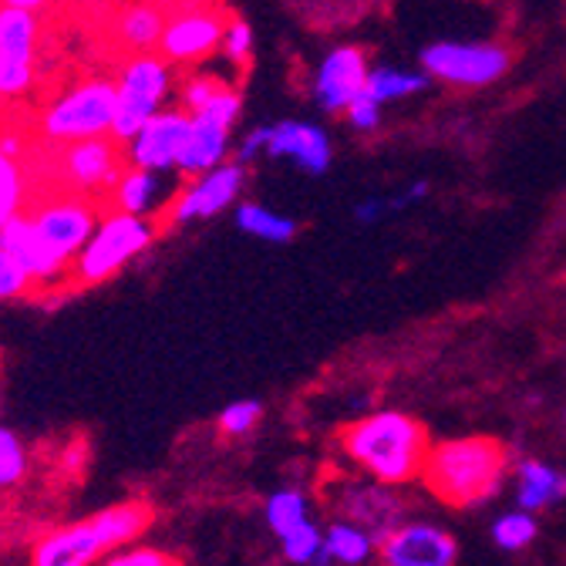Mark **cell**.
Wrapping results in <instances>:
<instances>
[{"label": "cell", "instance_id": "f546056e", "mask_svg": "<svg viewBox=\"0 0 566 566\" xmlns=\"http://www.w3.org/2000/svg\"><path fill=\"white\" fill-rule=\"evenodd\" d=\"M283 539V553H287L291 563H314L321 546H324V536L317 526L311 523H301L297 530H291L287 536H280Z\"/></svg>", "mask_w": 566, "mask_h": 566}, {"label": "cell", "instance_id": "5bb4252c", "mask_svg": "<svg viewBox=\"0 0 566 566\" xmlns=\"http://www.w3.org/2000/svg\"><path fill=\"white\" fill-rule=\"evenodd\" d=\"M0 250L28 273L34 291H44V294L57 291V287L67 291V270L54 260V253L44 247V240L38 237L34 223L24 217V212L0 227Z\"/></svg>", "mask_w": 566, "mask_h": 566}, {"label": "cell", "instance_id": "44dd1931", "mask_svg": "<svg viewBox=\"0 0 566 566\" xmlns=\"http://www.w3.org/2000/svg\"><path fill=\"white\" fill-rule=\"evenodd\" d=\"M159 196V179L156 172L146 169H125L122 179L115 182L108 196V212H125V217H146Z\"/></svg>", "mask_w": 566, "mask_h": 566}, {"label": "cell", "instance_id": "277c9868", "mask_svg": "<svg viewBox=\"0 0 566 566\" xmlns=\"http://www.w3.org/2000/svg\"><path fill=\"white\" fill-rule=\"evenodd\" d=\"M112 122H115V82L85 78L44 105V112L38 115V138L61 149L71 146V142L112 135Z\"/></svg>", "mask_w": 566, "mask_h": 566}, {"label": "cell", "instance_id": "3957f363", "mask_svg": "<svg viewBox=\"0 0 566 566\" xmlns=\"http://www.w3.org/2000/svg\"><path fill=\"white\" fill-rule=\"evenodd\" d=\"M156 523V510L146 500H128L85 523L51 530L38 539L31 566H92L98 556L132 543Z\"/></svg>", "mask_w": 566, "mask_h": 566}, {"label": "cell", "instance_id": "d6a6232c", "mask_svg": "<svg viewBox=\"0 0 566 566\" xmlns=\"http://www.w3.org/2000/svg\"><path fill=\"white\" fill-rule=\"evenodd\" d=\"M260 415H263L260 401H237L220 415V429H223V436H247L260 421Z\"/></svg>", "mask_w": 566, "mask_h": 566}, {"label": "cell", "instance_id": "9a60e30c", "mask_svg": "<svg viewBox=\"0 0 566 566\" xmlns=\"http://www.w3.org/2000/svg\"><path fill=\"white\" fill-rule=\"evenodd\" d=\"M223 31H227L223 11L189 8L166 24L159 38V51H163L159 57L169 64H192L223 41Z\"/></svg>", "mask_w": 566, "mask_h": 566}, {"label": "cell", "instance_id": "e0dca14e", "mask_svg": "<svg viewBox=\"0 0 566 566\" xmlns=\"http://www.w3.org/2000/svg\"><path fill=\"white\" fill-rule=\"evenodd\" d=\"M368 61H365V51L358 48H337L324 57L321 71H317V82H314V92H317V102L331 112H340L347 108L354 98L365 95V82H368Z\"/></svg>", "mask_w": 566, "mask_h": 566}, {"label": "cell", "instance_id": "83f0119b", "mask_svg": "<svg viewBox=\"0 0 566 566\" xmlns=\"http://www.w3.org/2000/svg\"><path fill=\"white\" fill-rule=\"evenodd\" d=\"M266 520L273 526L276 536H287L291 530H297L301 523H307V500L294 489H283L276 495H270L266 503Z\"/></svg>", "mask_w": 566, "mask_h": 566}, {"label": "cell", "instance_id": "8fae6325", "mask_svg": "<svg viewBox=\"0 0 566 566\" xmlns=\"http://www.w3.org/2000/svg\"><path fill=\"white\" fill-rule=\"evenodd\" d=\"M186 138H189V115L186 112H159L128 138L125 159L132 169L166 172V169L179 166Z\"/></svg>", "mask_w": 566, "mask_h": 566}, {"label": "cell", "instance_id": "30bf717a", "mask_svg": "<svg viewBox=\"0 0 566 566\" xmlns=\"http://www.w3.org/2000/svg\"><path fill=\"white\" fill-rule=\"evenodd\" d=\"M237 118H240V95L233 88H223L206 108L189 115V138L179 169L186 176H202L209 169H217L227 153L230 128L237 125Z\"/></svg>", "mask_w": 566, "mask_h": 566}, {"label": "cell", "instance_id": "4fadbf2b", "mask_svg": "<svg viewBox=\"0 0 566 566\" xmlns=\"http://www.w3.org/2000/svg\"><path fill=\"white\" fill-rule=\"evenodd\" d=\"M385 566H455L459 546L452 533L432 523H401L381 539Z\"/></svg>", "mask_w": 566, "mask_h": 566}, {"label": "cell", "instance_id": "60d3db41", "mask_svg": "<svg viewBox=\"0 0 566 566\" xmlns=\"http://www.w3.org/2000/svg\"><path fill=\"white\" fill-rule=\"evenodd\" d=\"M82 452H85V442H75V446H71V449L64 452V465L78 472V469L85 465V455H82Z\"/></svg>", "mask_w": 566, "mask_h": 566}, {"label": "cell", "instance_id": "2e32d148", "mask_svg": "<svg viewBox=\"0 0 566 566\" xmlns=\"http://www.w3.org/2000/svg\"><path fill=\"white\" fill-rule=\"evenodd\" d=\"M337 506L354 526L365 530L378 543L391 530H398L401 516H405V503L388 485H378V482H350V485H344Z\"/></svg>", "mask_w": 566, "mask_h": 566}, {"label": "cell", "instance_id": "52a82bcc", "mask_svg": "<svg viewBox=\"0 0 566 566\" xmlns=\"http://www.w3.org/2000/svg\"><path fill=\"white\" fill-rule=\"evenodd\" d=\"M48 166L57 182L54 186L57 192L95 199L108 212V196L115 182L122 179V172L128 169V159H125L122 142L105 135V138H85V142L61 146Z\"/></svg>", "mask_w": 566, "mask_h": 566}, {"label": "cell", "instance_id": "ab89813d", "mask_svg": "<svg viewBox=\"0 0 566 566\" xmlns=\"http://www.w3.org/2000/svg\"><path fill=\"white\" fill-rule=\"evenodd\" d=\"M0 4H8V8H18V11H31V14H38V11H44L51 0H0Z\"/></svg>", "mask_w": 566, "mask_h": 566}, {"label": "cell", "instance_id": "9c48e42d", "mask_svg": "<svg viewBox=\"0 0 566 566\" xmlns=\"http://www.w3.org/2000/svg\"><path fill=\"white\" fill-rule=\"evenodd\" d=\"M510 51L503 44H462V41H439L421 51V67L429 78L479 88L492 85L510 71Z\"/></svg>", "mask_w": 566, "mask_h": 566}, {"label": "cell", "instance_id": "7a4b0ae2", "mask_svg": "<svg viewBox=\"0 0 566 566\" xmlns=\"http://www.w3.org/2000/svg\"><path fill=\"white\" fill-rule=\"evenodd\" d=\"M506 472H510L506 449L495 439L472 436V439H449L432 446L421 469V482L446 506L475 510L503 489Z\"/></svg>", "mask_w": 566, "mask_h": 566}, {"label": "cell", "instance_id": "8d00e7d4", "mask_svg": "<svg viewBox=\"0 0 566 566\" xmlns=\"http://www.w3.org/2000/svg\"><path fill=\"white\" fill-rule=\"evenodd\" d=\"M344 112H347V122H350L354 128H358V132H371V128L381 122V108H378L368 95L354 98Z\"/></svg>", "mask_w": 566, "mask_h": 566}, {"label": "cell", "instance_id": "7c38bea8", "mask_svg": "<svg viewBox=\"0 0 566 566\" xmlns=\"http://www.w3.org/2000/svg\"><path fill=\"white\" fill-rule=\"evenodd\" d=\"M240 186H243L240 166L209 169L163 209V217H156V223H159V230H166V227H179V223L196 220V217H212V212L227 209L237 199Z\"/></svg>", "mask_w": 566, "mask_h": 566}, {"label": "cell", "instance_id": "ac0fdd59", "mask_svg": "<svg viewBox=\"0 0 566 566\" xmlns=\"http://www.w3.org/2000/svg\"><path fill=\"white\" fill-rule=\"evenodd\" d=\"M263 153L270 159H294L307 172H327V166H331V142L311 122H283V125H273Z\"/></svg>", "mask_w": 566, "mask_h": 566}, {"label": "cell", "instance_id": "484cf974", "mask_svg": "<svg viewBox=\"0 0 566 566\" xmlns=\"http://www.w3.org/2000/svg\"><path fill=\"white\" fill-rule=\"evenodd\" d=\"M324 549H327V553H331V559H337V563L358 566V563H365V559L371 556L375 539H371L365 530L354 526V523H334V526L327 530Z\"/></svg>", "mask_w": 566, "mask_h": 566}, {"label": "cell", "instance_id": "6da1fadb", "mask_svg": "<svg viewBox=\"0 0 566 566\" xmlns=\"http://www.w3.org/2000/svg\"><path fill=\"white\" fill-rule=\"evenodd\" d=\"M344 455L361 465L378 485H405L421 479L424 459L432 452V439L424 424L405 411H375L358 418L337 436Z\"/></svg>", "mask_w": 566, "mask_h": 566}, {"label": "cell", "instance_id": "5b68a950", "mask_svg": "<svg viewBox=\"0 0 566 566\" xmlns=\"http://www.w3.org/2000/svg\"><path fill=\"white\" fill-rule=\"evenodd\" d=\"M159 237V223L149 217H125V212H105L92 240L67 270V291H82L115 276L132 256H138Z\"/></svg>", "mask_w": 566, "mask_h": 566}, {"label": "cell", "instance_id": "836d02e7", "mask_svg": "<svg viewBox=\"0 0 566 566\" xmlns=\"http://www.w3.org/2000/svg\"><path fill=\"white\" fill-rule=\"evenodd\" d=\"M227 85L220 78H212V75H196L186 82L182 88V105H186V115H196L199 108H206L212 98H217Z\"/></svg>", "mask_w": 566, "mask_h": 566}, {"label": "cell", "instance_id": "7402d4cb", "mask_svg": "<svg viewBox=\"0 0 566 566\" xmlns=\"http://www.w3.org/2000/svg\"><path fill=\"white\" fill-rule=\"evenodd\" d=\"M424 85H429V75L424 71H401V67H375L368 71V82H365V95L381 108L385 102L395 98H408L418 95Z\"/></svg>", "mask_w": 566, "mask_h": 566}, {"label": "cell", "instance_id": "f35d334b", "mask_svg": "<svg viewBox=\"0 0 566 566\" xmlns=\"http://www.w3.org/2000/svg\"><path fill=\"white\" fill-rule=\"evenodd\" d=\"M266 138H270V128H256V132H250V138L240 146V159L247 163V159H253L260 149H266Z\"/></svg>", "mask_w": 566, "mask_h": 566}, {"label": "cell", "instance_id": "e575fe53", "mask_svg": "<svg viewBox=\"0 0 566 566\" xmlns=\"http://www.w3.org/2000/svg\"><path fill=\"white\" fill-rule=\"evenodd\" d=\"M24 294H34V283L4 250H0V301L24 297Z\"/></svg>", "mask_w": 566, "mask_h": 566}, {"label": "cell", "instance_id": "cb8c5ba5", "mask_svg": "<svg viewBox=\"0 0 566 566\" xmlns=\"http://www.w3.org/2000/svg\"><path fill=\"white\" fill-rule=\"evenodd\" d=\"M166 31V18L163 11H156L153 4H132L122 18H118V38L132 48V51H146L153 44H159Z\"/></svg>", "mask_w": 566, "mask_h": 566}, {"label": "cell", "instance_id": "74e56055", "mask_svg": "<svg viewBox=\"0 0 566 566\" xmlns=\"http://www.w3.org/2000/svg\"><path fill=\"white\" fill-rule=\"evenodd\" d=\"M388 212V199H368V202H361L358 209H354V217H358L361 223H375V220H381Z\"/></svg>", "mask_w": 566, "mask_h": 566}, {"label": "cell", "instance_id": "d6986e66", "mask_svg": "<svg viewBox=\"0 0 566 566\" xmlns=\"http://www.w3.org/2000/svg\"><path fill=\"white\" fill-rule=\"evenodd\" d=\"M566 500V472L543 459H520L516 465V503L523 513L549 510Z\"/></svg>", "mask_w": 566, "mask_h": 566}, {"label": "cell", "instance_id": "8992f818", "mask_svg": "<svg viewBox=\"0 0 566 566\" xmlns=\"http://www.w3.org/2000/svg\"><path fill=\"white\" fill-rule=\"evenodd\" d=\"M24 217L34 223L38 237L44 247L54 253V260L71 270V263L78 260L85 243L92 240L98 220L105 217V209L95 199L85 196H71L57 189H38L24 209Z\"/></svg>", "mask_w": 566, "mask_h": 566}, {"label": "cell", "instance_id": "ba28073f", "mask_svg": "<svg viewBox=\"0 0 566 566\" xmlns=\"http://www.w3.org/2000/svg\"><path fill=\"white\" fill-rule=\"evenodd\" d=\"M172 85V67L159 54H135L115 82V122L112 138L128 142L153 115Z\"/></svg>", "mask_w": 566, "mask_h": 566}, {"label": "cell", "instance_id": "4316f807", "mask_svg": "<svg viewBox=\"0 0 566 566\" xmlns=\"http://www.w3.org/2000/svg\"><path fill=\"white\" fill-rule=\"evenodd\" d=\"M539 526L533 520V513H523V510H513V513H503L500 520L492 523V543L500 546L503 553H520L526 549L533 539H536Z\"/></svg>", "mask_w": 566, "mask_h": 566}, {"label": "cell", "instance_id": "d4e9b609", "mask_svg": "<svg viewBox=\"0 0 566 566\" xmlns=\"http://www.w3.org/2000/svg\"><path fill=\"white\" fill-rule=\"evenodd\" d=\"M237 223H240L247 233H253V237H260V240H270V243H287V240H294V233H297V223H294V220L276 217V212H270V209H263V206H256V202H243V206L237 209Z\"/></svg>", "mask_w": 566, "mask_h": 566}, {"label": "cell", "instance_id": "f1b7e54d", "mask_svg": "<svg viewBox=\"0 0 566 566\" xmlns=\"http://www.w3.org/2000/svg\"><path fill=\"white\" fill-rule=\"evenodd\" d=\"M38 82V71L31 61H14V57H0V108L21 102Z\"/></svg>", "mask_w": 566, "mask_h": 566}, {"label": "cell", "instance_id": "4dcf8cb0", "mask_svg": "<svg viewBox=\"0 0 566 566\" xmlns=\"http://www.w3.org/2000/svg\"><path fill=\"white\" fill-rule=\"evenodd\" d=\"M24 469H28V455L21 439L0 424V485H14L24 475Z\"/></svg>", "mask_w": 566, "mask_h": 566}, {"label": "cell", "instance_id": "ffe728a7", "mask_svg": "<svg viewBox=\"0 0 566 566\" xmlns=\"http://www.w3.org/2000/svg\"><path fill=\"white\" fill-rule=\"evenodd\" d=\"M38 48H41V18L31 11L0 4V57L34 64Z\"/></svg>", "mask_w": 566, "mask_h": 566}, {"label": "cell", "instance_id": "1f68e13d", "mask_svg": "<svg viewBox=\"0 0 566 566\" xmlns=\"http://www.w3.org/2000/svg\"><path fill=\"white\" fill-rule=\"evenodd\" d=\"M105 566H182V559L156 546H135V549L112 553Z\"/></svg>", "mask_w": 566, "mask_h": 566}, {"label": "cell", "instance_id": "603a6c76", "mask_svg": "<svg viewBox=\"0 0 566 566\" xmlns=\"http://www.w3.org/2000/svg\"><path fill=\"white\" fill-rule=\"evenodd\" d=\"M28 169H24V159L18 156H8L0 149V227L8 220L21 217L31 202V189H28Z\"/></svg>", "mask_w": 566, "mask_h": 566}, {"label": "cell", "instance_id": "d590c367", "mask_svg": "<svg viewBox=\"0 0 566 566\" xmlns=\"http://www.w3.org/2000/svg\"><path fill=\"white\" fill-rule=\"evenodd\" d=\"M223 48H227V57L240 67L250 64V48H253V34L243 21H230L227 31H223Z\"/></svg>", "mask_w": 566, "mask_h": 566}]
</instances>
